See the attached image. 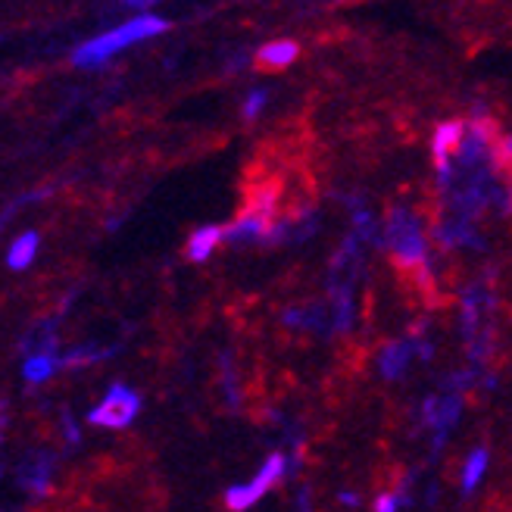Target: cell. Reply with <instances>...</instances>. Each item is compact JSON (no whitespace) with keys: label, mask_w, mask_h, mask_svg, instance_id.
<instances>
[{"label":"cell","mask_w":512,"mask_h":512,"mask_svg":"<svg viewBox=\"0 0 512 512\" xmlns=\"http://www.w3.org/2000/svg\"><path fill=\"white\" fill-rule=\"evenodd\" d=\"M263 100H266V94H263V91H250L247 104H244V116H247V119H256V116H260Z\"/></svg>","instance_id":"4fadbf2b"},{"label":"cell","mask_w":512,"mask_h":512,"mask_svg":"<svg viewBox=\"0 0 512 512\" xmlns=\"http://www.w3.org/2000/svg\"><path fill=\"white\" fill-rule=\"evenodd\" d=\"M506 153H509V160H512V141H506Z\"/></svg>","instance_id":"ac0fdd59"},{"label":"cell","mask_w":512,"mask_h":512,"mask_svg":"<svg viewBox=\"0 0 512 512\" xmlns=\"http://www.w3.org/2000/svg\"><path fill=\"white\" fill-rule=\"evenodd\" d=\"M463 138H466V125H459V122H444L441 128H434L431 150H434V163H438V169H447L450 150L463 144Z\"/></svg>","instance_id":"5b68a950"},{"label":"cell","mask_w":512,"mask_h":512,"mask_svg":"<svg viewBox=\"0 0 512 512\" xmlns=\"http://www.w3.org/2000/svg\"><path fill=\"white\" fill-rule=\"evenodd\" d=\"M138 409H141L138 394L128 391L125 384H113V388L107 391V397L88 413V422L100 425V428H125V425L135 422Z\"/></svg>","instance_id":"7a4b0ae2"},{"label":"cell","mask_w":512,"mask_h":512,"mask_svg":"<svg viewBox=\"0 0 512 512\" xmlns=\"http://www.w3.org/2000/svg\"><path fill=\"white\" fill-rule=\"evenodd\" d=\"M163 29H166V22H163L160 16H135V19L122 22L119 29H110L107 35L85 41L79 50H75L72 63H75V66H82V69L100 66V63H107L113 54H119L122 47L138 44V41L153 38V35H160Z\"/></svg>","instance_id":"6da1fadb"},{"label":"cell","mask_w":512,"mask_h":512,"mask_svg":"<svg viewBox=\"0 0 512 512\" xmlns=\"http://www.w3.org/2000/svg\"><path fill=\"white\" fill-rule=\"evenodd\" d=\"M484 472H488V450H472L469 459H466V466H463V491H475L478 488V481L484 478Z\"/></svg>","instance_id":"7c38bea8"},{"label":"cell","mask_w":512,"mask_h":512,"mask_svg":"<svg viewBox=\"0 0 512 512\" xmlns=\"http://www.w3.org/2000/svg\"><path fill=\"white\" fill-rule=\"evenodd\" d=\"M456 416H459V400L456 397L453 400H428L425 403V419H428V425L438 428L441 434L456 422Z\"/></svg>","instance_id":"9c48e42d"},{"label":"cell","mask_w":512,"mask_h":512,"mask_svg":"<svg viewBox=\"0 0 512 512\" xmlns=\"http://www.w3.org/2000/svg\"><path fill=\"white\" fill-rule=\"evenodd\" d=\"M122 4L135 7V10H144V7H150V4H157V0H122Z\"/></svg>","instance_id":"9a60e30c"},{"label":"cell","mask_w":512,"mask_h":512,"mask_svg":"<svg viewBox=\"0 0 512 512\" xmlns=\"http://www.w3.org/2000/svg\"><path fill=\"white\" fill-rule=\"evenodd\" d=\"M66 434H69V441H72V444L79 441V431H75V422H72V419H66Z\"/></svg>","instance_id":"2e32d148"},{"label":"cell","mask_w":512,"mask_h":512,"mask_svg":"<svg viewBox=\"0 0 512 512\" xmlns=\"http://www.w3.org/2000/svg\"><path fill=\"white\" fill-rule=\"evenodd\" d=\"M409 356H413V344H388L381 350V372L388 378H400L409 366Z\"/></svg>","instance_id":"30bf717a"},{"label":"cell","mask_w":512,"mask_h":512,"mask_svg":"<svg viewBox=\"0 0 512 512\" xmlns=\"http://www.w3.org/2000/svg\"><path fill=\"white\" fill-rule=\"evenodd\" d=\"M57 366H60V360L54 353H35V356H29L25 360V369H22V375H25V381H32V384H41V381H47L50 375L57 372Z\"/></svg>","instance_id":"8fae6325"},{"label":"cell","mask_w":512,"mask_h":512,"mask_svg":"<svg viewBox=\"0 0 512 512\" xmlns=\"http://www.w3.org/2000/svg\"><path fill=\"white\" fill-rule=\"evenodd\" d=\"M225 238V228L219 225H203L197 228V232L188 238V256L194 263H203V260H210V253L216 250V244Z\"/></svg>","instance_id":"8992f818"},{"label":"cell","mask_w":512,"mask_h":512,"mask_svg":"<svg viewBox=\"0 0 512 512\" xmlns=\"http://www.w3.org/2000/svg\"><path fill=\"white\" fill-rule=\"evenodd\" d=\"M285 475V459H281L278 453L275 456H269L266 463H263V469L256 472V478L250 481V484H238V488H232L225 494V503H228V509H250L256 500H260L272 484Z\"/></svg>","instance_id":"3957f363"},{"label":"cell","mask_w":512,"mask_h":512,"mask_svg":"<svg viewBox=\"0 0 512 512\" xmlns=\"http://www.w3.org/2000/svg\"><path fill=\"white\" fill-rule=\"evenodd\" d=\"M391 244H394V253L400 256V263L419 266L425 260V241H422V232H419V225H416L413 216H406V213L394 216Z\"/></svg>","instance_id":"277c9868"},{"label":"cell","mask_w":512,"mask_h":512,"mask_svg":"<svg viewBox=\"0 0 512 512\" xmlns=\"http://www.w3.org/2000/svg\"><path fill=\"white\" fill-rule=\"evenodd\" d=\"M341 500H344L347 506H356V497H353V494H341Z\"/></svg>","instance_id":"e0dca14e"},{"label":"cell","mask_w":512,"mask_h":512,"mask_svg":"<svg viewBox=\"0 0 512 512\" xmlns=\"http://www.w3.org/2000/svg\"><path fill=\"white\" fill-rule=\"evenodd\" d=\"M38 244H41V241H38V235H35V232L19 235V238L10 244V250H7V266H10V269H16V272L29 269V266L35 263Z\"/></svg>","instance_id":"52a82bcc"},{"label":"cell","mask_w":512,"mask_h":512,"mask_svg":"<svg viewBox=\"0 0 512 512\" xmlns=\"http://www.w3.org/2000/svg\"><path fill=\"white\" fill-rule=\"evenodd\" d=\"M375 509H381V512H394V509H397V500H394V497H381V500L375 503Z\"/></svg>","instance_id":"5bb4252c"},{"label":"cell","mask_w":512,"mask_h":512,"mask_svg":"<svg viewBox=\"0 0 512 512\" xmlns=\"http://www.w3.org/2000/svg\"><path fill=\"white\" fill-rule=\"evenodd\" d=\"M294 60H297V44H291V41H272L256 54V63L263 69H285Z\"/></svg>","instance_id":"ba28073f"}]
</instances>
